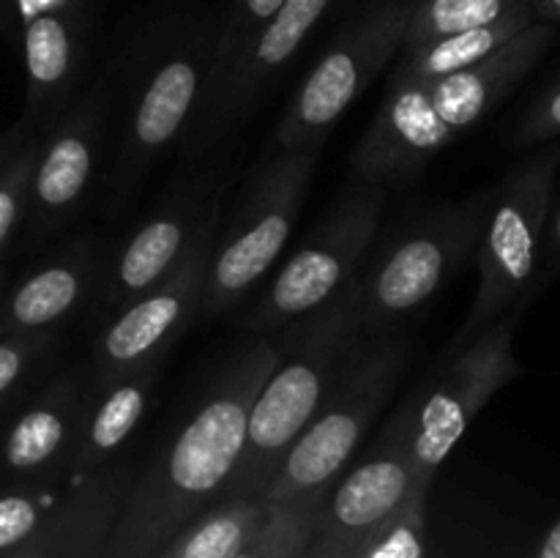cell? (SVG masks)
<instances>
[{"mask_svg": "<svg viewBox=\"0 0 560 558\" xmlns=\"http://www.w3.org/2000/svg\"><path fill=\"white\" fill-rule=\"evenodd\" d=\"M277 361V342L257 339L219 370L195 410L120 496L109 558H148L222 501L244 449L249 410Z\"/></svg>", "mask_w": 560, "mask_h": 558, "instance_id": "obj_1", "label": "cell"}, {"mask_svg": "<svg viewBox=\"0 0 560 558\" xmlns=\"http://www.w3.org/2000/svg\"><path fill=\"white\" fill-rule=\"evenodd\" d=\"M556 38L534 22L476 66L438 80H388L375 118L359 137L350 170L361 184L394 189L419 178L438 153L487 118Z\"/></svg>", "mask_w": 560, "mask_h": 558, "instance_id": "obj_2", "label": "cell"}, {"mask_svg": "<svg viewBox=\"0 0 560 558\" xmlns=\"http://www.w3.org/2000/svg\"><path fill=\"white\" fill-rule=\"evenodd\" d=\"M361 334L355 279L320 310L277 334L279 361L252 405L244 449L222 501L260 498L290 443L323 405Z\"/></svg>", "mask_w": 560, "mask_h": 558, "instance_id": "obj_3", "label": "cell"}, {"mask_svg": "<svg viewBox=\"0 0 560 558\" xmlns=\"http://www.w3.org/2000/svg\"><path fill=\"white\" fill-rule=\"evenodd\" d=\"M413 342L405 326L361 334L337 381L262 487V503H293L337 485L377 416L388 408L408 372Z\"/></svg>", "mask_w": 560, "mask_h": 558, "instance_id": "obj_4", "label": "cell"}, {"mask_svg": "<svg viewBox=\"0 0 560 558\" xmlns=\"http://www.w3.org/2000/svg\"><path fill=\"white\" fill-rule=\"evenodd\" d=\"M213 38L217 22H191L153 42L131 71L104 178L109 213L129 206L156 162L184 146L211 77Z\"/></svg>", "mask_w": 560, "mask_h": 558, "instance_id": "obj_5", "label": "cell"}, {"mask_svg": "<svg viewBox=\"0 0 560 558\" xmlns=\"http://www.w3.org/2000/svg\"><path fill=\"white\" fill-rule=\"evenodd\" d=\"M320 153L273 148L252 173L233 213L213 235L197 321L230 315L266 279L293 235Z\"/></svg>", "mask_w": 560, "mask_h": 558, "instance_id": "obj_6", "label": "cell"}, {"mask_svg": "<svg viewBox=\"0 0 560 558\" xmlns=\"http://www.w3.org/2000/svg\"><path fill=\"white\" fill-rule=\"evenodd\" d=\"M558 164L560 148H550L514 164L490 189V202L474 249L479 288L463 328L454 337L452 353L506 315L512 306L523 304L541 260Z\"/></svg>", "mask_w": 560, "mask_h": 558, "instance_id": "obj_7", "label": "cell"}, {"mask_svg": "<svg viewBox=\"0 0 560 558\" xmlns=\"http://www.w3.org/2000/svg\"><path fill=\"white\" fill-rule=\"evenodd\" d=\"M490 189L446 202L399 230L355 274L364 334L402 326L474 257Z\"/></svg>", "mask_w": 560, "mask_h": 558, "instance_id": "obj_8", "label": "cell"}, {"mask_svg": "<svg viewBox=\"0 0 560 558\" xmlns=\"http://www.w3.org/2000/svg\"><path fill=\"white\" fill-rule=\"evenodd\" d=\"M386 195L381 186L361 181L345 189L304 244L273 274L266 293L246 312L244 326L257 334H279L342 293L364 266L381 228Z\"/></svg>", "mask_w": 560, "mask_h": 558, "instance_id": "obj_9", "label": "cell"}, {"mask_svg": "<svg viewBox=\"0 0 560 558\" xmlns=\"http://www.w3.org/2000/svg\"><path fill=\"white\" fill-rule=\"evenodd\" d=\"M413 9L416 0H375L337 33L290 98L273 148L320 153L339 118L397 58Z\"/></svg>", "mask_w": 560, "mask_h": 558, "instance_id": "obj_10", "label": "cell"}, {"mask_svg": "<svg viewBox=\"0 0 560 558\" xmlns=\"http://www.w3.org/2000/svg\"><path fill=\"white\" fill-rule=\"evenodd\" d=\"M520 315L523 304L512 306L468 345L454 350V359L443 370L413 388L410 481L416 492L430 490L443 460L454 452L479 410L506 383L523 375V364L514 356Z\"/></svg>", "mask_w": 560, "mask_h": 558, "instance_id": "obj_11", "label": "cell"}, {"mask_svg": "<svg viewBox=\"0 0 560 558\" xmlns=\"http://www.w3.org/2000/svg\"><path fill=\"white\" fill-rule=\"evenodd\" d=\"M410 425L413 394L386 421L370 457L323 498L304 558H361L410 492H416L410 481Z\"/></svg>", "mask_w": 560, "mask_h": 558, "instance_id": "obj_12", "label": "cell"}, {"mask_svg": "<svg viewBox=\"0 0 560 558\" xmlns=\"http://www.w3.org/2000/svg\"><path fill=\"white\" fill-rule=\"evenodd\" d=\"M219 219L222 213L202 228L189 257L175 268V274L104 321L85 367L91 392L142 367L162 364L167 350L197 321Z\"/></svg>", "mask_w": 560, "mask_h": 558, "instance_id": "obj_13", "label": "cell"}, {"mask_svg": "<svg viewBox=\"0 0 560 558\" xmlns=\"http://www.w3.org/2000/svg\"><path fill=\"white\" fill-rule=\"evenodd\" d=\"M331 3L334 0H284L282 9L244 44L224 80L202 96L195 124L180 146L186 159L208 156L252 118L268 82L293 60Z\"/></svg>", "mask_w": 560, "mask_h": 558, "instance_id": "obj_14", "label": "cell"}, {"mask_svg": "<svg viewBox=\"0 0 560 558\" xmlns=\"http://www.w3.org/2000/svg\"><path fill=\"white\" fill-rule=\"evenodd\" d=\"M109 109L113 96L107 85L93 82L47 131L27 191L31 230L38 239H47L74 222L91 197L104 162Z\"/></svg>", "mask_w": 560, "mask_h": 558, "instance_id": "obj_15", "label": "cell"}, {"mask_svg": "<svg viewBox=\"0 0 560 558\" xmlns=\"http://www.w3.org/2000/svg\"><path fill=\"white\" fill-rule=\"evenodd\" d=\"M219 211V189L202 181L184 186L159 206L113 257H104L102 277L93 293V312L104 321L162 284L189 257L202 228Z\"/></svg>", "mask_w": 560, "mask_h": 558, "instance_id": "obj_16", "label": "cell"}, {"mask_svg": "<svg viewBox=\"0 0 560 558\" xmlns=\"http://www.w3.org/2000/svg\"><path fill=\"white\" fill-rule=\"evenodd\" d=\"M91 403L85 367L60 375L36 405L11 425L3 441L5 468L22 476H47L69 465Z\"/></svg>", "mask_w": 560, "mask_h": 558, "instance_id": "obj_17", "label": "cell"}, {"mask_svg": "<svg viewBox=\"0 0 560 558\" xmlns=\"http://www.w3.org/2000/svg\"><path fill=\"white\" fill-rule=\"evenodd\" d=\"M102 266L104 255L96 239L74 241L11 293L3 326L14 334L52 332V326L91 304Z\"/></svg>", "mask_w": 560, "mask_h": 558, "instance_id": "obj_18", "label": "cell"}, {"mask_svg": "<svg viewBox=\"0 0 560 558\" xmlns=\"http://www.w3.org/2000/svg\"><path fill=\"white\" fill-rule=\"evenodd\" d=\"M156 381L159 364H151L91 392V403H88L74 452L66 465L71 476L88 479V476L115 465L120 449L129 443L142 416L148 414Z\"/></svg>", "mask_w": 560, "mask_h": 558, "instance_id": "obj_19", "label": "cell"}, {"mask_svg": "<svg viewBox=\"0 0 560 558\" xmlns=\"http://www.w3.org/2000/svg\"><path fill=\"white\" fill-rule=\"evenodd\" d=\"M129 476L118 463L82 479L47 528L9 558H96L113 531Z\"/></svg>", "mask_w": 560, "mask_h": 558, "instance_id": "obj_20", "label": "cell"}, {"mask_svg": "<svg viewBox=\"0 0 560 558\" xmlns=\"http://www.w3.org/2000/svg\"><path fill=\"white\" fill-rule=\"evenodd\" d=\"M536 22L534 5L520 3L514 5L509 14L501 20L490 22V25L474 27V31L457 33V36H446L441 42L424 44L419 49H399L394 58V71L388 80H438V77H448L454 71H463L485 60L503 44L512 42L517 33L530 27Z\"/></svg>", "mask_w": 560, "mask_h": 558, "instance_id": "obj_21", "label": "cell"}, {"mask_svg": "<svg viewBox=\"0 0 560 558\" xmlns=\"http://www.w3.org/2000/svg\"><path fill=\"white\" fill-rule=\"evenodd\" d=\"M260 498H224L186 523L162 558H233L268 518Z\"/></svg>", "mask_w": 560, "mask_h": 558, "instance_id": "obj_22", "label": "cell"}, {"mask_svg": "<svg viewBox=\"0 0 560 558\" xmlns=\"http://www.w3.org/2000/svg\"><path fill=\"white\" fill-rule=\"evenodd\" d=\"M514 0H416L402 49H419L446 36L490 25L514 9Z\"/></svg>", "mask_w": 560, "mask_h": 558, "instance_id": "obj_23", "label": "cell"}, {"mask_svg": "<svg viewBox=\"0 0 560 558\" xmlns=\"http://www.w3.org/2000/svg\"><path fill=\"white\" fill-rule=\"evenodd\" d=\"M323 496L293 503H268V518L233 558H304L320 514Z\"/></svg>", "mask_w": 560, "mask_h": 558, "instance_id": "obj_24", "label": "cell"}, {"mask_svg": "<svg viewBox=\"0 0 560 558\" xmlns=\"http://www.w3.org/2000/svg\"><path fill=\"white\" fill-rule=\"evenodd\" d=\"M284 0H230L222 20H217V38H213L211 77H208L206 93L224 80L233 60L244 49V44L282 9ZM202 93V96H206Z\"/></svg>", "mask_w": 560, "mask_h": 558, "instance_id": "obj_25", "label": "cell"}, {"mask_svg": "<svg viewBox=\"0 0 560 558\" xmlns=\"http://www.w3.org/2000/svg\"><path fill=\"white\" fill-rule=\"evenodd\" d=\"M55 350L58 337L52 332H22L0 339V403L42 372L52 361Z\"/></svg>", "mask_w": 560, "mask_h": 558, "instance_id": "obj_26", "label": "cell"}, {"mask_svg": "<svg viewBox=\"0 0 560 558\" xmlns=\"http://www.w3.org/2000/svg\"><path fill=\"white\" fill-rule=\"evenodd\" d=\"M424 503V492H410L408 501L397 509V514L388 520L386 528L375 536L361 558H427Z\"/></svg>", "mask_w": 560, "mask_h": 558, "instance_id": "obj_27", "label": "cell"}, {"mask_svg": "<svg viewBox=\"0 0 560 558\" xmlns=\"http://www.w3.org/2000/svg\"><path fill=\"white\" fill-rule=\"evenodd\" d=\"M38 146L25 142L14 159L0 173V246L14 233L16 222L27 208V191H31L33 164H36Z\"/></svg>", "mask_w": 560, "mask_h": 558, "instance_id": "obj_28", "label": "cell"}, {"mask_svg": "<svg viewBox=\"0 0 560 558\" xmlns=\"http://www.w3.org/2000/svg\"><path fill=\"white\" fill-rule=\"evenodd\" d=\"M55 514L47 518L44 514V501L31 496V492H11V496L0 498V553L20 550L33 536H38L47 528V523Z\"/></svg>", "mask_w": 560, "mask_h": 558, "instance_id": "obj_29", "label": "cell"}, {"mask_svg": "<svg viewBox=\"0 0 560 558\" xmlns=\"http://www.w3.org/2000/svg\"><path fill=\"white\" fill-rule=\"evenodd\" d=\"M560 135V80L552 88H547L539 98L534 102V107L525 113V118L520 120L517 129V146L520 148H534L541 142L552 140Z\"/></svg>", "mask_w": 560, "mask_h": 558, "instance_id": "obj_30", "label": "cell"}, {"mask_svg": "<svg viewBox=\"0 0 560 558\" xmlns=\"http://www.w3.org/2000/svg\"><path fill=\"white\" fill-rule=\"evenodd\" d=\"M20 14L22 22L42 14L71 16V20L91 22V16H88V0H20Z\"/></svg>", "mask_w": 560, "mask_h": 558, "instance_id": "obj_31", "label": "cell"}, {"mask_svg": "<svg viewBox=\"0 0 560 558\" xmlns=\"http://www.w3.org/2000/svg\"><path fill=\"white\" fill-rule=\"evenodd\" d=\"M541 257H545L550 268H560V206L547 217L545 241H541Z\"/></svg>", "mask_w": 560, "mask_h": 558, "instance_id": "obj_32", "label": "cell"}, {"mask_svg": "<svg viewBox=\"0 0 560 558\" xmlns=\"http://www.w3.org/2000/svg\"><path fill=\"white\" fill-rule=\"evenodd\" d=\"M536 558H560V518L552 523V528L547 531L545 542H541Z\"/></svg>", "mask_w": 560, "mask_h": 558, "instance_id": "obj_33", "label": "cell"}, {"mask_svg": "<svg viewBox=\"0 0 560 558\" xmlns=\"http://www.w3.org/2000/svg\"><path fill=\"white\" fill-rule=\"evenodd\" d=\"M534 16L536 22H550V25H556V22H560V0H536Z\"/></svg>", "mask_w": 560, "mask_h": 558, "instance_id": "obj_34", "label": "cell"}, {"mask_svg": "<svg viewBox=\"0 0 560 558\" xmlns=\"http://www.w3.org/2000/svg\"><path fill=\"white\" fill-rule=\"evenodd\" d=\"M514 3H530V5H534L536 0H514Z\"/></svg>", "mask_w": 560, "mask_h": 558, "instance_id": "obj_35", "label": "cell"}]
</instances>
